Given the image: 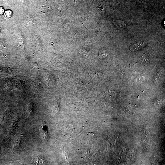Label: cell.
<instances>
[{"instance_id": "1", "label": "cell", "mask_w": 165, "mask_h": 165, "mask_svg": "<svg viewBox=\"0 0 165 165\" xmlns=\"http://www.w3.org/2000/svg\"><path fill=\"white\" fill-rule=\"evenodd\" d=\"M145 45V43L144 42H139L131 46L129 49L132 51H135L141 49Z\"/></svg>"}]
</instances>
